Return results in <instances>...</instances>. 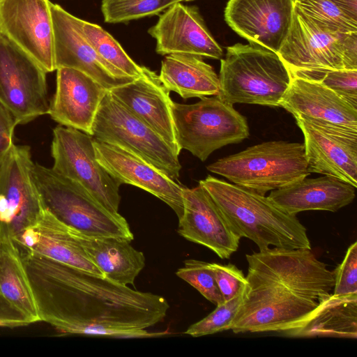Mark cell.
<instances>
[{
	"label": "cell",
	"mask_w": 357,
	"mask_h": 357,
	"mask_svg": "<svg viewBox=\"0 0 357 357\" xmlns=\"http://www.w3.org/2000/svg\"><path fill=\"white\" fill-rule=\"evenodd\" d=\"M40 321L61 334L93 326L146 329L162 321L167 300L19 248Z\"/></svg>",
	"instance_id": "1"
},
{
	"label": "cell",
	"mask_w": 357,
	"mask_h": 357,
	"mask_svg": "<svg viewBox=\"0 0 357 357\" xmlns=\"http://www.w3.org/2000/svg\"><path fill=\"white\" fill-rule=\"evenodd\" d=\"M245 257L247 284L230 327L234 333L295 329L332 294L333 271L312 249L268 248Z\"/></svg>",
	"instance_id": "2"
},
{
	"label": "cell",
	"mask_w": 357,
	"mask_h": 357,
	"mask_svg": "<svg viewBox=\"0 0 357 357\" xmlns=\"http://www.w3.org/2000/svg\"><path fill=\"white\" fill-rule=\"evenodd\" d=\"M233 231L252 241L259 250L273 245L312 249L307 229L264 195L208 175L199 181Z\"/></svg>",
	"instance_id": "3"
},
{
	"label": "cell",
	"mask_w": 357,
	"mask_h": 357,
	"mask_svg": "<svg viewBox=\"0 0 357 357\" xmlns=\"http://www.w3.org/2000/svg\"><path fill=\"white\" fill-rule=\"evenodd\" d=\"M226 50L218 96L231 105L280 107L292 77L278 54L252 44L236 43Z\"/></svg>",
	"instance_id": "4"
},
{
	"label": "cell",
	"mask_w": 357,
	"mask_h": 357,
	"mask_svg": "<svg viewBox=\"0 0 357 357\" xmlns=\"http://www.w3.org/2000/svg\"><path fill=\"white\" fill-rule=\"evenodd\" d=\"M31 174L44 208L64 225L88 236L133 239L127 220L107 210L78 183L34 162Z\"/></svg>",
	"instance_id": "5"
},
{
	"label": "cell",
	"mask_w": 357,
	"mask_h": 357,
	"mask_svg": "<svg viewBox=\"0 0 357 357\" xmlns=\"http://www.w3.org/2000/svg\"><path fill=\"white\" fill-rule=\"evenodd\" d=\"M206 169L262 195L310 174L304 144L284 141L250 146L218 160Z\"/></svg>",
	"instance_id": "6"
},
{
	"label": "cell",
	"mask_w": 357,
	"mask_h": 357,
	"mask_svg": "<svg viewBox=\"0 0 357 357\" xmlns=\"http://www.w3.org/2000/svg\"><path fill=\"white\" fill-rule=\"evenodd\" d=\"M172 113L180 149L202 161L215 150L249 136L245 117L218 96L190 105L173 102Z\"/></svg>",
	"instance_id": "7"
},
{
	"label": "cell",
	"mask_w": 357,
	"mask_h": 357,
	"mask_svg": "<svg viewBox=\"0 0 357 357\" xmlns=\"http://www.w3.org/2000/svg\"><path fill=\"white\" fill-rule=\"evenodd\" d=\"M91 136L133 153L174 181L179 177L181 165L178 155L162 137L120 103L109 91L100 104Z\"/></svg>",
	"instance_id": "8"
},
{
	"label": "cell",
	"mask_w": 357,
	"mask_h": 357,
	"mask_svg": "<svg viewBox=\"0 0 357 357\" xmlns=\"http://www.w3.org/2000/svg\"><path fill=\"white\" fill-rule=\"evenodd\" d=\"M277 54L290 73L310 69L357 70V32H333L295 6L289 31Z\"/></svg>",
	"instance_id": "9"
},
{
	"label": "cell",
	"mask_w": 357,
	"mask_h": 357,
	"mask_svg": "<svg viewBox=\"0 0 357 357\" xmlns=\"http://www.w3.org/2000/svg\"><path fill=\"white\" fill-rule=\"evenodd\" d=\"M93 142L81 130L57 126L51 144L52 168L82 185L107 210L119 213L120 185L97 160Z\"/></svg>",
	"instance_id": "10"
},
{
	"label": "cell",
	"mask_w": 357,
	"mask_h": 357,
	"mask_svg": "<svg viewBox=\"0 0 357 357\" xmlns=\"http://www.w3.org/2000/svg\"><path fill=\"white\" fill-rule=\"evenodd\" d=\"M47 73L33 59L0 35V103L17 125L47 114Z\"/></svg>",
	"instance_id": "11"
},
{
	"label": "cell",
	"mask_w": 357,
	"mask_h": 357,
	"mask_svg": "<svg viewBox=\"0 0 357 357\" xmlns=\"http://www.w3.org/2000/svg\"><path fill=\"white\" fill-rule=\"evenodd\" d=\"M29 146L13 144L0 165V231L16 242L45 208L33 182Z\"/></svg>",
	"instance_id": "12"
},
{
	"label": "cell",
	"mask_w": 357,
	"mask_h": 357,
	"mask_svg": "<svg viewBox=\"0 0 357 357\" xmlns=\"http://www.w3.org/2000/svg\"><path fill=\"white\" fill-rule=\"evenodd\" d=\"M304 136L310 173L337 178L357 187V130L296 117Z\"/></svg>",
	"instance_id": "13"
},
{
	"label": "cell",
	"mask_w": 357,
	"mask_h": 357,
	"mask_svg": "<svg viewBox=\"0 0 357 357\" xmlns=\"http://www.w3.org/2000/svg\"><path fill=\"white\" fill-rule=\"evenodd\" d=\"M50 0H0V35L47 73L56 70Z\"/></svg>",
	"instance_id": "14"
},
{
	"label": "cell",
	"mask_w": 357,
	"mask_h": 357,
	"mask_svg": "<svg viewBox=\"0 0 357 357\" xmlns=\"http://www.w3.org/2000/svg\"><path fill=\"white\" fill-rule=\"evenodd\" d=\"M56 70L70 68L79 70L107 91L132 82L129 77L105 61L84 36L81 19L50 1Z\"/></svg>",
	"instance_id": "15"
},
{
	"label": "cell",
	"mask_w": 357,
	"mask_h": 357,
	"mask_svg": "<svg viewBox=\"0 0 357 357\" xmlns=\"http://www.w3.org/2000/svg\"><path fill=\"white\" fill-rule=\"evenodd\" d=\"M294 0H229L227 25L250 44L278 53L289 31Z\"/></svg>",
	"instance_id": "16"
},
{
	"label": "cell",
	"mask_w": 357,
	"mask_h": 357,
	"mask_svg": "<svg viewBox=\"0 0 357 357\" xmlns=\"http://www.w3.org/2000/svg\"><path fill=\"white\" fill-rule=\"evenodd\" d=\"M97 160L121 185L142 188L167 204L178 219L183 213L182 186L157 167L120 146L93 139Z\"/></svg>",
	"instance_id": "17"
},
{
	"label": "cell",
	"mask_w": 357,
	"mask_h": 357,
	"mask_svg": "<svg viewBox=\"0 0 357 357\" xmlns=\"http://www.w3.org/2000/svg\"><path fill=\"white\" fill-rule=\"evenodd\" d=\"M160 55L189 54L221 59L223 50L208 29L197 8L172 4L148 30Z\"/></svg>",
	"instance_id": "18"
},
{
	"label": "cell",
	"mask_w": 357,
	"mask_h": 357,
	"mask_svg": "<svg viewBox=\"0 0 357 357\" xmlns=\"http://www.w3.org/2000/svg\"><path fill=\"white\" fill-rule=\"evenodd\" d=\"M183 213L178 233L185 239L204 245L220 259H229L239 245L235 234L208 192L200 185L182 188Z\"/></svg>",
	"instance_id": "19"
},
{
	"label": "cell",
	"mask_w": 357,
	"mask_h": 357,
	"mask_svg": "<svg viewBox=\"0 0 357 357\" xmlns=\"http://www.w3.org/2000/svg\"><path fill=\"white\" fill-rule=\"evenodd\" d=\"M56 70V91L47 114L61 126L91 135L100 104L108 91L79 70L64 67Z\"/></svg>",
	"instance_id": "20"
},
{
	"label": "cell",
	"mask_w": 357,
	"mask_h": 357,
	"mask_svg": "<svg viewBox=\"0 0 357 357\" xmlns=\"http://www.w3.org/2000/svg\"><path fill=\"white\" fill-rule=\"evenodd\" d=\"M109 91L179 154L181 149L176 141L172 113L173 101L158 75L144 66L140 77Z\"/></svg>",
	"instance_id": "21"
},
{
	"label": "cell",
	"mask_w": 357,
	"mask_h": 357,
	"mask_svg": "<svg viewBox=\"0 0 357 357\" xmlns=\"http://www.w3.org/2000/svg\"><path fill=\"white\" fill-rule=\"evenodd\" d=\"M15 243L19 248L104 276L77 240L74 229L45 209L37 222L26 229Z\"/></svg>",
	"instance_id": "22"
},
{
	"label": "cell",
	"mask_w": 357,
	"mask_h": 357,
	"mask_svg": "<svg viewBox=\"0 0 357 357\" xmlns=\"http://www.w3.org/2000/svg\"><path fill=\"white\" fill-rule=\"evenodd\" d=\"M355 188L331 176L315 178L306 176L272 190L268 198L284 212L292 215L305 211L336 212L353 202Z\"/></svg>",
	"instance_id": "23"
},
{
	"label": "cell",
	"mask_w": 357,
	"mask_h": 357,
	"mask_svg": "<svg viewBox=\"0 0 357 357\" xmlns=\"http://www.w3.org/2000/svg\"><path fill=\"white\" fill-rule=\"evenodd\" d=\"M291 77L280 107L294 118L306 117L357 130V108L319 83Z\"/></svg>",
	"instance_id": "24"
},
{
	"label": "cell",
	"mask_w": 357,
	"mask_h": 357,
	"mask_svg": "<svg viewBox=\"0 0 357 357\" xmlns=\"http://www.w3.org/2000/svg\"><path fill=\"white\" fill-rule=\"evenodd\" d=\"M75 234L93 264L104 277L128 286L145 266L144 253L135 249L129 241L111 236H93L74 229Z\"/></svg>",
	"instance_id": "25"
},
{
	"label": "cell",
	"mask_w": 357,
	"mask_h": 357,
	"mask_svg": "<svg viewBox=\"0 0 357 357\" xmlns=\"http://www.w3.org/2000/svg\"><path fill=\"white\" fill-rule=\"evenodd\" d=\"M158 76L169 92H176L183 99L218 96L220 91L218 75L200 56L167 54Z\"/></svg>",
	"instance_id": "26"
},
{
	"label": "cell",
	"mask_w": 357,
	"mask_h": 357,
	"mask_svg": "<svg viewBox=\"0 0 357 357\" xmlns=\"http://www.w3.org/2000/svg\"><path fill=\"white\" fill-rule=\"evenodd\" d=\"M294 337H357V294L325 300L301 326L284 333Z\"/></svg>",
	"instance_id": "27"
},
{
	"label": "cell",
	"mask_w": 357,
	"mask_h": 357,
	"mask_svg": "<svg viewBox=\"0 0 357 357\" xmlns=\"http://www.w3.org/2000/svg\"><path fill=\"white\" fill-rule=\"evenodd\" d=\"M0 294L31 324L40 321L20 250L12 238L2 231H0Z\"/></svg>",
	"instance_id": "28"
},
{
	"label": "cell",
	"mask_w": 357,
	"mask_h": 357,
	"mask_svg": "<svg viewBox=\"0 0 357 357\" xmlns=\"http://www.w3.org/2000/svg\"><path fill=\"white\" fill-rule=\"evenodd\" d=\"M81 27L86 40L105 61L129 77L137 78L142 75L144 66L135 63L100 26L81 20Z\"/></svg>",
	"instance_id": "29"
},
{
	"label": "cell",
	"mask_w": 357,
	"mask_h": 357,
	"mask_svg": "<svg viewBox=\"0 0 357 357\" xmlns=\"http://www.w3.org/2000/svg\"><path fill=\"white\" fill-rule=\"evenodd\" d=\"M188 0H102L101 11L107 23H123L158 15L172 4Z\"/></svg>",
	"instance_id": "30"
},
{
	"label": "cell",
	"mask_w": 357,
	"mask_h": 357,
	"mask_svg": "<svg viewBox=\"0 0 357 357\" xmlns=\"http://www.w3.org/2000/svg\"><path fill=\"white\" fill-rule=\"evenodd\" d=\"M295 6L317 24L333 32H357V21L331 0H294Z\"/></svg>",
	"instance_id": "31"
},
{
	"label": "cell",
	"mask_w": 357,
	"mask_h": 357,
	"mask_svg": "<svg viewBox=\"0 0 357 357\" xmlns=\"http://www.w3.org/2000/svg\"><path fill=\"white\" fill-rule=\"evenodd\" d=\"M290 73L292 77L319 83L357 108V70L310 69Z\"/></svg>",
	"instance_id": "32"
},
{
	"label": "cell",
	"mask_w": 357,
	"mask_h": 357,
	"mask_svg": "<svg viewBox=\"0 0 357 357\" xmlns=\"http://www.w3.org/2000/svg\"><path fill=\"white\" fill-rule=\"evenodd\" d=\"M176 275L195 288L205 298L215 305L224 303L211 263L188 259Z\"/></svg>",
	"instance_id": "33"
},
{
	"label": "cell",
	"mask_w": 357,
	"mask_h": 357,
	"mask_svg": "<svg viewBox=\"0 0 357 357\" xmlns=\"http://www.w3.org/2000/svg\"><path fill=\"white\" fill-rule=\"evenodd\" d=\"M244 290L245 288L233 298L216 305L212 312L189 326L185 333L192 337H201L230 330L242 303Z\"/></svg>",
	"instance_id": "34"
},
{
	"label": "cell",
	"mask_w": 357,
	"mask_h": 357,
	"mask_svg": "<svg viewBox=\"0 0 357 357\" xmlns=\"http://www.w3.org/2000/svg\"><path fill=\"white\" fill-rule=\"evenodd\" d=\"M334 287L332 294L346 296L357 294V242L348 248L344 259L333 271Z\"/></svg>",
	"instance_id": "35"
},
{
	"label": "cell",
	"mask_w": 357,
	"mask_h": 357,
	"mask_svg": "<svg viewBox=\"0 0 357 357\" xmlns=\"http://www.w3.org/2000/svg\"><path fill=\"white\" fill-rule=\"evenodd\" d=\"M215 280L224 301L235 297L244 289L247 280L243 271L232 264L211 263Z\"/></svg>",
	"instance_id": "36"
},
{
	"label": "cell",
	"mask_w": 357,
	"mask_h": 357,
	"mask_svg": "<svg viewBox=\"0 0 357 357\" xmlns=\"http://www.w3.org/2000/svg\"><path fill=\"white\" fill-rule=\"evenodd\" d=\"M17 125L13 115L0 103V165L13 146V135Z\"/></svg>",
	"instance_id": "37"
},
{
	"label": "cell",
	"mask_w": 357,
	"mask_h": 357,
	"mask_svg": "<svg viewBox=\"0 0 357 357\" xmlns=\"http://www.w3.org/2000/svg\"><path fill=\"white\" fill-rule=\"evenodd\" d=\"M29 324L27 318L0 294V327L15 328Z\"/></svg>",
	"instance_id": "38"
},
{
	"label": "cell",
	"mask_w": 357,
	"mask_h": 357,
	"mask_svg": "<svg viewBox=\"0 0 357 357\" xmlns=\"http://www.w3.org/2000/svg\"><path fill=\"white\" fill-rule=\"evenodd\" d=\"M344 13L357 21V0H331Z\"/></svg>",
	"instance_id": "39"
},
{
	"label": "cell",
	"mask_w": 357,
	"mask_h": 357,
	"mask_svg": "<svg viewBox=\"0 0 357 357\" xmlns=\"http://www.w3.org/2000/svg\"><path fill=\"white\" fill-rule=\"evenodd\" d=\"M193 1V0H188V1Z\"/></svg>",
	"instance_id": "40"
}]
</instances>
